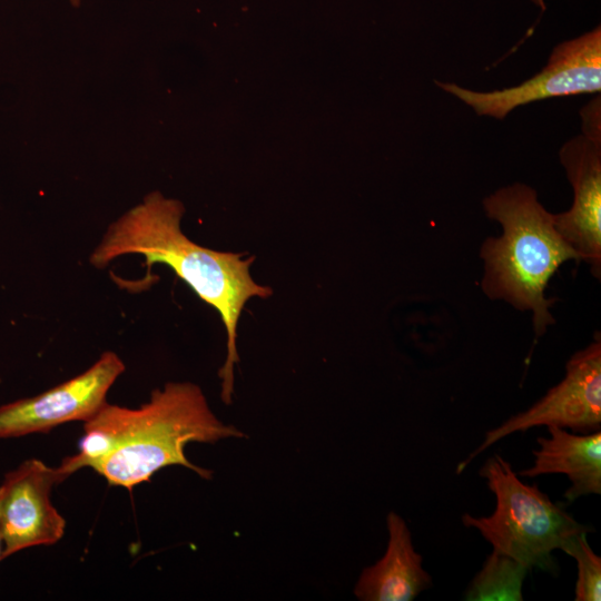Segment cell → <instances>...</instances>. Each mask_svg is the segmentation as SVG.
<instances>
[{
	"mask_svg": "<svg viewBox=\"0 0 601 601\" xmlns=\"http://www.w3.org/2000/svg\"><path fill=\"white\" fill-rule=\"evenodd\" d=\"M529 569L512 558L493 551L465 592L469 601H521Z\"/></svg>",
	"mask_w": 601,
	"mask_h": 601,
	"instance_id": "cell-12",
	"label": "cell"
},
{
	"mask_svg": "<svg viewBox=\"0 0 601 601\" xmlns=\"http://www.w3.org/2000/svg\"><path fill=\"white\" fill-rule=\"evenodd\" d=\"M388 545L384 556L363 570L354 593L363 601H411L432 584L413 546L405 521L394 512L387 515Z\"/></svg>",
	"mask_w": 601,
	"mask_h": 601,
	"instance_id": "cell-10",
	"label": "cell"
},
{
	"mask_svg": "<svg viewBox=\"0 0 601 601\" xmlns=\"http://www.w3.org/2000/svg\"><path fill=\"white\" fill-rule=\"evenodd\" d=\"M545 1L546 0H531L535 6L540 7L542 10L545 9Z\"/></svg>",
	"mask_w": 601,
	"mask_h": 601,
	"instance_id": "cell-15",
	"label": "cell"
},
{
	"mask_svg": "<svg viewBox=\"0 0 601 601\" xmlns=\"http://www.w3.org/2000/svg\"><path fill=\"white\" fill-rule=\"evenodd\" d=\"M489 218L502 225L500 237H487L480 250L484 260L481 287L491 299L532 313L535 339L554 324L545 297L550 278L566 260L580 262L574 249L556 230L553 214L539 201L536 191L524 184L502 187L483 199Z\"/></svg>",
	"mask_w": 601,
	"mask_h": 601,
	"instance_id": "cell-3",
	"label": "cell"
},
{
	"mask_svg": "<svg viewBox=\"0 0 601 601\" xmlns=\"http://www.w3.org/2000/svg\"><path fill=\"white\" fill-rule=\"evenodd\" d=\"M582 118V135L601 142V104L600 96L591 100L580 111Z\"/></svg>",
	"mask_w": 601,
	"mask_h": 601,
	"instance_id": "cell-14",
	"label": "cell"
},
{
	"mask_svg": "<svg viewBox=\"0 0 601 601\" xmlns=\"http://www.w3.org/2000/svg\"><path fill=\"white\" fill-rule=\"evenodd\" d=\"M480 475L495 495V510L481 518L463 514V524L476 529L493 551L529 570L554 572L552 552L564 550L572 539L591 530L553 503L535 484L520 481L511 464L499 454L485 461Z\"/></svg>",
	"mask_w": 601,
	"mask_h": 601,
	"instance_id": "cell-4",
	"label": "cell"
},
{
	"mask_svg": "<svg viewBox=\"0 0 601 601\" xmlns=\"http://www.w3.org/2000/svg\"><path fill=\"white\" fill-rule=\"evenodd\" d=\"M0 499H1V493H0ZM1 551H2V542H1V536H0V561H1Z\"/></svg>",
	"mask_w": 601,
	"mask_h": 601,
	"instance_id": "cell-17",
	"label": "cell"
},
{
	"mask_svg": "<svg viewBox=\"0 0 601 601\" xmlns=\"http://www.w3.org/2000/svg\"><path fill=\"white\" fill-rule=\"evenodd\" d=\"M476 115L504 119L515 108L546 98L599 93L601 89L600 26L556 45L540 72L524 82L493 91H475L435 80Z\"/></svg>",
	"mask_w": 601,
	"mask_h": 601,
	"instance_id": "cell-5",
	"label": "cell"
},
{
	"mask_svg": "<svg viewBox=\"0 0 601 601\" xmlns=\"http://www.w3.org/2000/svg\"><path fill=\"white\" fill-rule=\"evenodd\" d=\"M550 437H539L533 465L518 473L522 477L562 473L571 481L564 497L573 502L582 495L601 493V432L584 435L548 426Z\"/></svg>",
	"mask_w": 601,
	"mask_h": 601,
	"instance_id": "cell-11",
	"label": "cell"
},
{
	"mask_svg": "<svg viewBox=\"0 0 601 601\" xmlns=\"http://www.w3.org/2000/svg\"><path fill=\"white\" fill-rule=\"evenodd\" d=\"M79 452L61 465L71 475L91 467L110 485L131 490L169 465L185 466L209 480L211 471L185 455L191 442L216 443L245 434L219 421L201 388L190 382H168L138 408L108 402L83 422Z\"/></svg>",
	"mask_w": 601,
	"mask_h": 601,
	"instance_id": "cell-1",
	"label": "cell"
},
{
	"mask_svg": "<svg viewBox=\"0 0 601 601\" xmlns=\"http://www.w3.org/2000/svg\"><path fill=\"white\" fill-rule=\"evenodd\" d=\"M115 352H105L81 374L32 397L0 405V439L47 433L72 422H86L106 403L109 388L125 372Z\"/></svg>",
	"mask_w": 601,
	"mask_h": 601,
	"instance_id": "cell-7",
	"label": "cell"
},
{
	"mask_svg": "<svg viewBox=\"0 0 601 601\" xmlns=\"http://www.w3.org/2000/svg\"><path fill=\"white\" fill-rule=\"evenodd\" d=\"M558 426L574 432H594L601 425V341L600 336L577 352L566 363L564 378L534 403L500 426L486 432L483 442L462 461L460 474L471 461L503 437L536 426Z\"/></svg>",
	"mask_w": 601,
	"mask_h": 601,
	"instance_id": "cell-6",
	"label": "cell"
},
{
	"mask_svg": "<svg viewBox=\"0 0 601 601\" xmlns=\"http://www.w3.org/2000/svg\"><path fill=\"white\" fill-rule=\"evenodd\" d=\"M588 533L577 535L564 548V552L573 556L578 564L575 583V601L601 600V558L597 555L587 540Z\"/></svg>",
	"mask_w": 601,
	"mask_h": 601,
	"instance_id": "cell-13",
	"label": "cell"
},
{
	"mask_svg": "<svg viewBox=\"0 0 601 601\" xmlns=\"http://www.w3.org/2000/svg\"><path fill=\"white\" fill-rule=\"evenodd\" d=\"M69 476L60 464L50 467L30 459L4 475L0 485L1 561L21 550L58 542L66 528L62 515L52 505L53 485Z\"/></svg>",
	"mask_w": 601,
	"mask_h": 601,
	"instance_id": "cell-8",
	"label": "cell"
},
{
	"mask_svg": "<svg viewBox=\"0 0 601 601\" xmlns=\"http://www.w3.org/2000/svg\"><path fill=\"white\" fill-rule=\"evenodd\" d=\"M560 161L573 188L572 207L553 214L562 238L574 249L591 273L601 274V142L583 135L563 144Z\"/></svg>",
	"mask_w": 601,
	"mask_h": 601,
	"instance_id": "cell-9",
	"label": "cell"
},
{
	"mask_svg": "<svg viewBox=\"0 0 601 601\" xmlns=\"http://www.w3.org/2000/svg\"><path fill=\"white\" fill-rule=\"evenodd\" d=\"M73 6H78L80 0H69Z\"/></svg>",
	"mask_w": 601,
	"mask_h": 601,
	"instance_id": "cell-16",
	"label": "cell"
},
{
	"mask_svg": "<svg viewBox=\"0 0 601 601\" xmlns=\"http://www.w3.org/2000/svg\"><path fill=\"white\" fill-rule=\"evenodd\" d=\"M184 211L180 201L159 191L146 195L109 225L89 262L96 268H106L118 257L141 255L148 276L151 265L165 264L218 312L227 334L226 359L218 375L221 400L230 404L234 367L239 363L236 339L242 312L250 298H267L273 289L253 279L249 269L255 257L214 250L188 238L180 227Z\"/></svg>",
	"mask_w": 601,
	"mask_h": 601,
	"instance_id": "cell-2",
	"label": "cell"
}]
</instances>
